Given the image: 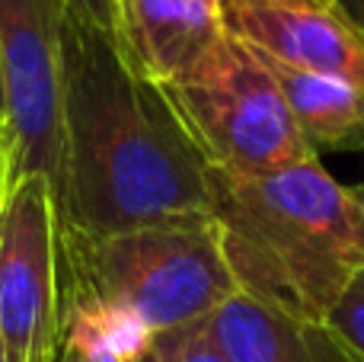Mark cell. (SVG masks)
<instances>
[{"label":"cell","mask_w":364,"mask_h":362,"mask_svg":"<svg viewBox=\"0 0 364 362\" xmlns=\"http://www.w3.org/2000/svg\"><path fill=\"white\" fill-rule=\"evenodd\" d=\"M58 228L83 234L211 222V167L160 83L119 38L64 19V186Z\"/></svg>","instance_id":"1"},{"label":"cell","mask_w":364,"mask_h":362,"mask_svg":"<svg viewBox=\"0 0 364 362\" xmlns=\"http://www.w3.org/2000/svg\"><path fill=\"white\" fill-rule=\"evenodd\" d=\"M211 218L237 292L284 318L326 324L364 273L361 218L320 157L259 177L211 170Z\"/></svg>","instance_id":"2"},{"label":"cell","mask_w":364,"mask_h":362,"mask_svg":"<svg viewBox=\"0 0 364 362\" xmlns=\"http://www.w3.org/2000/svg\"><path fill=\"white\" fill-rule=\"evenodd\" d=\"M58 286L125 314L151 337L201 324L237 295L214 218L115 234L58 228Z\"/></svg>","instance_id":"3"},{"label":"cell","mask_w":364,"mask_h":362,"mask_svg":"<svg viewBox=\"0 0 364 362\" xmlns=\"http://www.w3.org/2000/svg\"><path fill=\"white\" fill-rule=\"evenodd\" d=\"M160 87L211 170L259 177L316 157L297 132L269 64L230 32L186 77Z\"/></svg>","instance_id":"4"},{"label":"cell","mask_w":364,"mask_h":362,"mask_svg":"<svg viewBox=\"0 0 364 362\" xmlns=\"http://www.w3.org/2000/svg\"><path fill=\"white\" fill-rule=\"evenodd\" d=\"M64 0H0V81L13 180L38 173L55 202L64 186Z\"/></svg>","instance_id":"5"},{"label":"cell","mask_w":364,"mask_h":362,"mask_svg":"<svg viewBox=\"0 0 364 362\" xmlns=\"http://www.w3.org/2000/svg\"><path fill=\"white\" fill-rule=\"evenodd\" d=\"M58 209L38 173L13 180L0 205V346L6 362H55L61 337Z\"/></svg>","instance_id":"6"},{"label":"cell","mask_w":364,"mask_h":362,"mask_svg":"<svg viewBox=\"0 0 364 362\" xmlns=\"http://www.w3.org/2000/svg\"><path fill=\"white\" fill-rule=\"evenodd\" d=\"M220 19L233 38L272 61L364 87V38L336 6H243Z\"/></svg>","instance_id":"7"},{"label":"cell","mask_w":364,"mask_h":362,"mask_svg":"<svg viewBox=\"0 0 364 362\" xmlns=\"http://www.w3.org/2000/svg\"><path fill=\"white\" fill-rule=\"evenodd\" d=\"M224 36L220 10L201 0H115V38L154 83L186 77Z\"/></svg>","instance_id":"8"},{"label":"cell","mask_w":364,"mask_h":362,"mask_svg":"<svg viewBox=\"0 0 364 362\" xmlns=\"http://www.w3.org/2000/svg\"><path fill=\"white\" fill-rule=\"evenodd\" d=\"M198 327L230 362H361L329 324L284 318L240 292Z\"/></svg>","instance_id":"9"},{"label":"cell","mask_w":364,"mask_h":362,"mask_svg":"<svg viewBox=\"0 0 364 362\" xmlns=\"http://www.w3.org/2000/svg\"><path fill=\"white\" fill-rule=\"evenodd\" d=\"M262 55V51H259ZM284 96L301 138L320 157L323 151H364V87L346 77L314 74L262 55Z\"/></svg>","instance_id":"10"},{"label":"cell","mask_w":364,"mask_h":362,"mask_svg":"<svg viewBox=\"0 0 364 362\" xmlns=\"http://www.w3.org/2000/svg\"><path fill=\"white\" fill-rule=\"evenodd\" d=\"M151 359L154 362H230L205 337V331L198 324L164 333V337H154Z\"/></svg>","instance_id":"11"},{"label":"cell","mask_w":364,"mask_h":362,"mask_svg":"<svg viewBox=\"0 0 364 362\" xmlns=\"http://www.w3.org/2000/svg\"><path fill=\"white\" fill-rule=\"evenodd\" d=\"M364 362V273L355 276V282L346 289V295L339 299V305L333 308L326 321Z\"/></svg>","instance_id":"12"},{"label":"cell","mask_w":364,"mask_h":362,"mask_svg":"<svg viewBox=\"0 0 364 362\" xmlns=\"http://www.w3.org/2000/svg\"><path fill=\"white\" fill-rule=\"evenodd\" d=\"M70 16L115 36V0H64Z\"/></svg>","instance_id":"13"},{"label":"cell","mask_w":364,"mask_h":362,"mask_svg":"<svg viewBox=\"0 0 364 362\" xmlns=\"http://www.w3.org/2000/svg\"><path fill=\"white\" fill-rule=\"evenodd\" d=\"M10 186H13V141H10L6 119L0 115V205H4Z\"/></svg>","instance_id":"14"},{"label":"cell","mask_w":364,"mask_h":362,"mask_svg":"<svg viewBox=\"0 0 364 362\" xmlns=\"http://www.w3.org/2000/svg\"><path fill=\"white\" fill-rule=\"evenodd\" d=\"M243 6H333V0H220V13Z\"/></svg>","instance_id":"15"},{"label":"cell","mask_w":364,"mask_h":362,"mask_svg":"<svg viewBox=\"0 0 364 362\" xmlns=\"http://www.w3.org/2000/svg\"><path fill=\"white\" fill-rule=\"evenodd\" d=\"M333 6L358 29V36L364 38V0H333Z\"/></svg>","instance_id":"16"},{"label":"cell","mask_w":364,"mask_h":362,"mask_svg":"<svg viewBox=\"0 0 364 362\" xmlns=\"http://www.w3.org/2000/svg\"><path fill=\"white\" fill-rule=\"evenodd\" d=\"M348 196H352L355 212H358V218H361V228H364V183H358V186H348Z\"/></svg>","instance_id":"17"},{"label":"cell","mask_w":364,"mask_h":362,"mask_svg":"<svg viewBox=\"0 0 364 362\" xmlns=\"http://www.w3.org/2000/svg\"><path fill=\"white\" fill-rule=\"evenodd\" d=\"M128 362H154V359H151V346H147L144 353H138V356H134V359H128Z\"/></svg>","instance_id":"18"},{"label":"cell","mask_w":364,"mask_h":362,"mask_svg":"<svg viewBox=\"0 0 364 362\" xmlns=\"http://www.w3.org/2000/svg\"><path fill=\"white\" fill-rule=\"evenodd\" d=\"M201 4H208V6H214V10H220V0H201Z\"/></svg>","instance_id":"19"},{"label":"cell","mask_w":364,"mask_h":362,"mask_svg":"<svg viewBox=\"0 0 364 362\" xmlns=\"http://www.w3.org/2000/svg\"><path fill=\"white\" fill-rule=\"evenodd\" d=\"M0 115H4V81H0Z\"/></svg>","instance_id":"20"},{"label":"cell","mask_w":364,"mask_h":362,"mask_svg":"<svg viewBox=\"0 0 364 362\" xmlns=\"http://www.w3.org/2000/svg\"><path fill=\"white\" fill-rule=\"evenodd\" d=\"M0 362H6V356H4V346H0Z\"/></svg>","instance_id":"21"}]
</instances>
